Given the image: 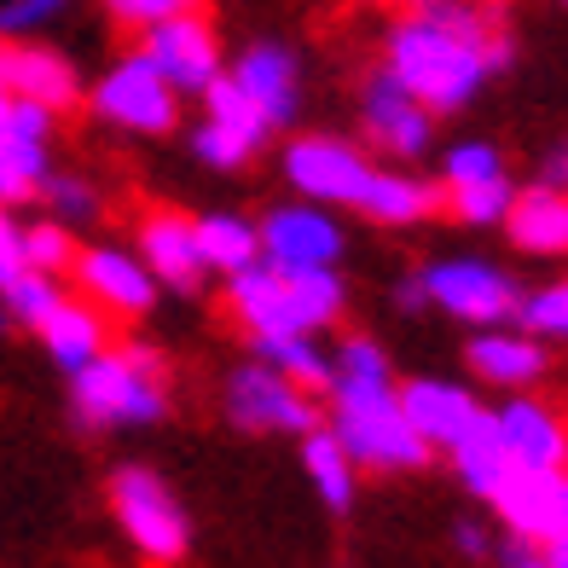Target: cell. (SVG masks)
<instances>
[{
    "label": "cell",
    "instance_id": "83f0119b",
    "mask_svg": "<svg viewBox=\"0 0 568 568\" xmlns=\"http://www.w3.org/2000/svg\"><path fill=\"white\" fill-rule=\"evenodd\" d=\"M302 464H307V476H314L320 499H325L331 510H348V505H354V458L343 453V442H337V435H331L325 424L307 429Z\"/></svg>",
    "mask_w": 568,
    "mask_h": 568
},
{
    "label": "cell",
    "instance_id": "44dd1931",
    "mask_svg": "<svg viewBox=\"0 0 568 568\" xmlns=\"http://www.w3.org/2000/svg\"><path fill=\"white\" fill-rule=\"evenodd\" d=\"M232 82L244 88V99L255 111H262L273 128H284L296 116V59L284 53V47L262 41V47H250V53L232 64Z\"/></svg>",
    "mask_w": 568,
    "mask_h": 568
},
{
    "label": "cell",
    "instance_id": "5bb4252c",
    "mask_svg": "<svg viewBox=\"0 0 568 568\" xmlns=\"http://www.w3.org/2000/svg\"><path fill=\"white\" fill-rule=\"evenodd\" d=\"M487 505L499 510V523L516 534V539H546L562 528V470H510L494 481V494H487Z\"/></svg>",
    "mask_w": 568,
    "mask_h": 568
},
{
    "label": "cell",
    "instance_id": "ab89813d",
    "mask_svg": "<svg viewBox=\"0 0 568 568\" xmlns=\"http://www.w3.org/2000/svg\"><path fill=\"white\" fill-rule=\"evenodd\" d=\"M395 302L406 307V314H418V307L429 302V291H424V278H406V284H400V296H395Z\"/></svg>",
    "mask_w": 568,
    "mask_h": 568
},
{
    "label": "cell",
    "instance_id": "603a6c76",
    "mask_svg": "<svg viewBox=\"0 0 568 568\" xmlns=\"http://www.w3.org/2000/svg\"><path fill=\"white\" fill-rule=\"evenodd\" d=\"M36 331H41L47 354H53L64 372L88 366V359L105 348V325H99V314L88 302H70V296H59L53 307H47V314L36 320Z\"/></svg>",
    "mask_w": 568,
    "mask_h": 568
},
{
    "label": "cell",
    "instance_id": "8d00e7d4",
    "mask_svg": "<svg viewBox=\"0 0 568 568\" xmlns=\"http://www.w3.org/2000/svg\"><path fill=\"white\" fill-rule=\"evenodd\" d=\"M111 12H116L122 23H134V30H145V23H158V18L197 12V0H111Z\"/></svg>",
    "mask_w": 568,
    "mask_h": 568
},
{
    "label": "cell",
    "instance_id": "3957f363",
    "mask_svg": "<svg viewBox=\"0 0 568 568\" xmlns=\"http://www.w3.org/2000/svg\"><path fill=\"white\" fill-rule=\"evenodd\" d=\"M331 395H337L331 435L343 442V453L354 464H366V470H418L429 458V442L406 424L389 377H337Z\"/></svg>",
    "mask_w": 568,
    "mask_h": 568
},
{
    "label": "cell",
    "instance_id": "7c38bea8",
    "mask_svg": "<svg viewBox=\"0 0 568 568\" xmlns=\"http://www.w3.org/2000/svg\"><path fill=\"white\" fill-rule=\"evenodd\" d=\"M284 174H291V186L314 203H354L372 163L343 140L307 134V140H291V151H284Z\"/></svg>",
    "mask_w": 568,
    "mask_h": 568
},
{
    "label": "cell",
    "instance_id": "52a82bcc",
    "mask_svg": "<svg viewBox=\"0 0 568 568\" xmlns=\"http://www.w3.org/2000/svg\"><path fill=\"white\" fill-rule=\"evenodd\" d=\"M226 418L250 429V435H267V429H291V435H307L320 429V406L307 389H296L284 372H273L267 359L262 366H244L239 377H232L226 389Z\"/></svg>",
    "mask_w": 568,
    "mask_h": 568
},
{
    "label": "cell",
    "instance_id": "30bf717a",
    "mask_svg": "<svg viewBox=\"0 0 568 568\" xmlns=\"http://www.w3.org/2000/svg\"><path fill=\"white\" fill-rule=\"evenodd\" d=\"M47 128L53 111L0 93V203H23L47 180Z\"/></svg>",
    "mask_w": 568,
    "mask_h": 568
},
{
    "label": "cell",
    "instance_id": "b9f144b4",
    "mask_svg": "<svg viewBox=\"0 0 568 568\" xmlns=\"http://www.w3.org/2000/svg\"><path fill=\"white\" fill-rule=\"evenodd\" d=\"M458 551H464V557H481V551H487V534H481V528H458Z\"/></svg>",
    "mask_w": 568,
    "mask_h": 568
},
{
    "label": "cell",
    "instance_id": "bcb514c9",
    "mask_svg": "<svg viewBox=\"0 0 568 568\" xmlns=\"http://www.w3.org/2000/svg\"><path fill=\"white\" fill-rule=\"evenodd\" d=\"M487 7H494V0H487Z\"/></svg>",
    "mask_w": 568,
    "mask_h": 568
},
{
    "label": "cell",
    "instance_id": "e575fe53",
    "mask_svg": "<svg viewBox=\"0 0 568 568\" xmlns=\"http://www.w3.org/2000/svg\"><path fill=\"white\" fill-rule=\"evenodd\" d=\"M331 372L337 377H389V354H383L372 337H348L343 354L331 359Z\"/></svg>",
    "mask_w": 568,
    "mask_h": 568
},
{
    "label": "cell",
    "instance_id": "74e56055",
    "mask_svg": "<svg viewBox=\"0 0 568 568\" xmlns=\"http://www.w3.org/2000/svg\"><path fill=\"white\" fill-rule=\"evenodd\" d=\"M59 7H64V0H0V36H12V30H30V23L53 18Z\"/></svg>",
    "mask_w": 568,
    "mask_h": 568
},
{
    "label": "cell",
    "instance_id": "7dc6e473",
    "mask_svg": "<svg viewBox=\"0 0 568 568\" xmlns=\"http://www.w3.org/2000/svg\"><path fill=\"white\" fill-rule=\"evenodd\" d=\"M562 7H568V0H562Z\"/></svg>",
    "mask_w": 568,
    "mask_h": 568
},
{
    "label": "cell",
    "instance_id": "1f68e13d",
    "mask_svg": "<svg viewBox=\"0 0 568 568\" xmlns=\"http://www.w3.org/2000/svg\"><path fill=\"white\" fill-rule=\"evenodd\" d=\"M510 320H523L528 337H562L568 343V284H551V291L516 302Z\"/></svg>",
    "mask_w": 568,
    "mask_h": 568
},
{
    "label": "cell",
    "instance_id": "ee69618b",
    "mask_svg": "<svg viewBox=\"0 0 568 568\" xmlns=\"http://www.w3.org/2000/svg\"><path fill=\"white\" fill-rule=\"evenodd\" d=\"M562 528H568V464H562Z\"/></svg>",
    "mask_w": 568,
    "mask_h": 568
},
{
    "label": "cell",
    "instance_id": "7402d4cb",
    "mask_svg": "<svg viewBox=\"0 0 568 568\" xmlns=\"http://www.w3.org/2000/svg\"><path fill=\"white\" fill-rule=\"evenodd\" d=\"M505 226H510V244H523L528 255H568V197L557 186L516 192Z\"/></svg>",
    "mask_w": 568,
    "mask_h": 568
},
{
    "label": "cell",
    "instance_id": "7bdbcfd3",
    "mask_svg": "<svg viewBox=\"0 0 568 568\" xmlns=\"http://www.w3.org/2000/svg\"><path fill=\"white\" fill-rule=\"evenodd\" d=\"M510 568H551V562H546V557H516Z\"/></svg>",
    "mask_w": 568,
    "mask_h": 568
},
{
    "label": "cell",
    "instance_id": "7a4b0ae2",
    "mask_svg": "<svg viewBox=\"0 0 568 568\" xmlns=\"http://www.w3.org/2000/svg\"><path fill=\"white\" fill-rule=\"evenodd\" d=\"M232 278V314L250 337H307L343 314V278L337 267H278L255 255Z\"/></svg>",
    "mask_w": 568,
    "mask_h": 568
},
{
    "label": "cell",
    "instance_id": "d4e9b609",
    "mask_svg": "<svg viewBox=\"0 0 568 568\" xmlns=\"http://www.w3.org/2000/svg\"><path fill=\"white\" fill-rule=\"evenodd\" d=\"M354 210H366L377 226H412V221H424L435 210V192L424 186V180H412V174L372 169L366 186H359V197H354Z\"/></svg>",
    "mask_w": 568,
    "mask_h": 568
},
{
    "label": "cell",
    "instance_id": "60d3db41",
    "mask_svg": "<svg viewBox=\"0 0 568 568\" xmlns=\"http://www.w3.org/2000/svg\"><path fill=\"white\" fill-rule=\"evenodd\" d=\"M546 562H551V568H568V528H557V534L546 539Z\"/></svg>",
    "mask_w": 568,
    "mask_h": 568
},
{
    "label": "cell",
    "instance_id": "4316f807",
    "mask_svg": "<svg viewBox=\"0 0 568 568\" xmlns=\"http://www.w3.org/2000/svg\"><path fill=\"white\" fill-rule=\"evenodd\" d=\"M192 239H197V262L215 267V273H239L262 255L255 226L239 221V215H203V221H192Z\"/></svg>",
    "mask_w": 568,
    "mask_h": 568
},
{
    "label": "cell",
    "instance_id": "d6986e66",
    "mask_svg": "<svg viewBox=\"0 0 568 568\" xmlns=\"http://www.w3.org/2000/svg\"><path fill=\"white\" fill-rule=\"evenodd\" d=\"M0 93L30 99V105H47V111H64V105H75V70H70V59L47 53V47L0 41Z\"/></svg>",
    "mask_w": 568,
    "mask_h": 568
},
{
    "label": "cell",
    "instance_id": "5b68a950",
    "mask_svg": "<svg viewBox=\"0 0 568 568\" xmlns=\"http://www.w3.org/2000/svg\"><path fill=\"white\" fill-rule=\"evenodd\" d=\"M111 510H116V523L122 534L134 539V551L151 557V562H180L192 546V528H186V510L174 505V494L151 476V470H116L111 481Z\"/></svg>",
    "mask_w": 568,
    "mask_h": 568
},
{
    "label": "cell",
    "instance_id": "cb8c5ba5",
    "mask_svg": "<svg viewBox=\"0 0 568 568\" xmlns=\"http://www.w3.org/2000/svg\"><path fill=\"white\" fill-rule=\"evenodd\" d=\"M470 366L481 383H499V389H528V383L546 372V348H539V337H505V331H494V337H476L470 343Z\"/></svg>",
    "mask_w": 568,
    "mask_h": 568
},
{
    "label": "cell",
    "instance_id": "f546056e",
    "mask_svg": "<svg viewBox=\"0 0 568 568\" xmlns=\"http://www.w3.org/2000/svg\"><path fill=\"white\" fill-rule=\"evenodd\" d=\"M447 197H453V215L464 226H494V221H505L516 186L505 174H487V180H470V186H447Z\"/></svg>",
    "mask_w": 568,
    "mask_h": 568
},
{
    "label": "cell",
    "instance_id": "277c9868",
    "mask_svg": "<svg viewBox=\"0 0 568 568\" xmlns=\"http://www.w3.org/2000/svg\"><path fill=\"white\" fill-rule=\"evenodd\" d=\"M70 406L88 429L116 424H158L163 418V359L151 348H99L88 366H75Z\"/></svg>",
    "mask_w": 568,
    "mask_h": 568
},
{
    "label": "cell",
    "instance_id": "4dcf8cb0",
    "mask_svg": "<svg viewBox=\"0 0 568 568\" xmlns=\"http://www.w3.org/2000/svg\"><path fill=\"white\" fill-rule=\"evenodd\" d=\"M59 296H64L59 278H53V273H36V267H23L7 291H0V302H7V320H23V325H36Z\"/></svg>",
    "mask_w": 568,
    "mask_h": 568
},
{
    "label": "cell",
    "instance_id": "2e32d148",
    "mask_svg": "<svg viewBox=\"0 0 568 568\" xmlns=\"http://www.w3.org/2000/svg\"><path fill=\"white\" fill-rule=\"evenodd\" d=\"M494 429L505 442V458L516 470H562L568 464V424L551 406H539L528 395H516L494 412Z\"/></svg>",
    "mask_w": 568,
    "mask_h": 568
},
{
    "label": "cell",
    "instance_id": "f35d334b",
    "mask_svg": "<svg viewBox=\"0 0 568 568\" xmlns=\"http://www.w3.org/2000/svg\"><path fill=\"white\" fill-rule=\"evenodd\" d=\"M23 273V232L12 226V215L0 210V291Z\"/></svg>",
    "mask_w": 568,
    "mask_h": 568
},
{
    "label": "cell",
    "instance_id": "ba28073f",
    "mask_svg": "<svg viewBox=\"0 0 568 568\" xmlns=\"http://www.w3.org/2000/svg\"><path fill=\"white\" fill-rule=\"evenodd\" d=\"M203 105H210V116H203V128L192 134V151H197L203 163H215V169H244L255 151L267 145L273 122L250 105L244 88L232 82V75H215V82L203 88Z\"/></svg>",
    "mask_w": 568,
    "mask_h": 568
},
{
    "label": "cell",
    "instance_id": "6da1fadb",
    "mask_svg": "<svg viewBox=\"0 0 568 568\" xmlns=\"http://www.w3.org/2000/svg\"><path fill=\"white\" fill-rule=\"evenodd\" d=\"M418 7L424 12L389 36V75L424 111H458L487 75L510 64V41L494 18L464 0H418Z\"/></svg>",
    "mask_w": 568,
    "mask_h": 568
},
{
    "label": "cell",
    "instance_id": "8fae6325",
    "mask_svg": "<svg viewBox=\"0 0 568 568\" xmlns=\"http://www.w3.org/2000/svg\"><path fill=\"white\" fill-rule=\"evenodd\" d=\"M418 278H424L429 302H442L447 314L470 320V325H499L516 314V284L487 262H435Z\"/></svg>",
    "mask_w": 568,
    "mask_h": 568
},
{
    "label": "cell",
    "instance_id": "d6a6232c",
    "mask_svg": "<svg viewBox=\"0 0 568 568\" xmlns=\"http://www.w3.org/2000/svg\"><path fill=\"white\" fill-rule=\"evenodd\" d=\"M70 232L59 226V221H41V226H30L23 232V267H36V273H59V267H70Z\"/></svg>",
    "mask_w": 568,
    "mask_h": 568
},
{
    "label": "cell",
    "instance_id": "f6af8a7d",
    "mask_svg": "<svg viewBox=\"0 0 568 568\" xmlns=\"http://www.w3.org/2000/svg\"><path fill=\"white\" fill-rule=\"evenodd\" d=\"M0 325H7V302H0Z\"/></svg>",
    "mask_w": 568,
    "mask_h": 568
},
{
    "label": "cell",
    "instance_id": "9c48e42d",
    "mask_svg": "<svg viewBox=\"0 0 568 568\" xmlns=\"http://www.w3.org/2000/svg\"><path fill=\"white\" fill-rule=\"evenodd\" d=\"M140 53L151 59V70H158L174 93H203L221 75V41L197 12H174V18L145 23Z\"/></svg>",
    "mask_w": 568,
    "mask_h": 568
},
{
    "label": "cell",
    "instance_id": "ffe728a7",
    "mask_svg": "<svg viewBox=\"0 0 568 568\" xmlns=\"http://www.w3.org/2000/svg\"><path fill=\"white\" fill-rule=\"evenodd\" d=\"M140 262L151 267V278H158V284H169V291H197L203 262H197L192 221L174 215V210L145 215V226H140Z\"/></svg>",
    "mask_w": 568,
    "mask_h": 568
},
{
    "label": "cell",
    "instance_id": "f1b7e54d",
    "mask_svg": "<svg viewBox=\"0 0 568 568\" xmlns=\"http://www.w3.org/2000/svg\"><path fill=\"white\" fill-rule=\"evenodd\" d=\"M255 354H262L273 372L291 377L296 389H307V395H331V383H337L331 359L307 343V337H255Z\"/></svg>",
    "mask_w": 568,
    "mask_h": 568
},
{
    "label": "cell",
    "instance_id": "e0dca14e",
    "mask_svg": "<svg viewBox=\"0 0 568 568\" xmlns=\"http://www.w3.org/2000/svg\"><path fill=\"white\" fill-rule=\"evenodd\" d=\"M366 134H372L377 151H389V158H424L429 151V111L389 70L372 75V88H366Z\"/></svg>",
    "mask_w": 568,
    "mask_h": 568
},
{
    "label": "cell",
    "instance_id": "ac0fdd59",
    "mask_svg": "<svg viewBox=\"0 0 568 568\" xmlns=\"http://www.w3.org/2000/svg\"><path fill=\"white\" fill-rule=\"evenodd\" d=\"M395 395H400L406 424L429 442V453L453 447L458 435L481 418V400L470 389H458V383H442V377H418V383H406V389H395Z\"/></svg>",
    "mask_w": 568,
    "mask_h": 568
},
{
    "label": "cell",
    "instance_id": "d590c367",
    "mask_svg": "<svg viewBox=\"0 0 568 568\" xmlns=\"http://www.w3.org/2000/svg\"><path fill=\"white\" fill-rule=\"evenodd\" d=\"M41 192H47V203H53L64 221H88L93 215V192H88V180H75V174H47Z\"/></svg>",
    "mask_w": 568,
    "mask_h": 568
},
{
    "label": "cell",
    "instance_id": "484cf974",
    "mask_svg": "<svg viewBox=\"0 0 568 568\" xmlns=\"http://www.w3.org/2000/svg\"><path fill=\"white\" fill-rule=\"evenodd\" d=\"M453 453V470H458V481L470 487V494H494V481L510 470V458H505V442H499V429H494V412H481V418L458 435V442L447 447Z\"/></svg>",
    "mask_w": 568,
    "mask_h": 568
},
{
    "label": "cell",
    "instance_id": "8992f818",
    "mask_svg": "<svg viewBox=\"0 0 568 568\" xmlns=\"http://www.w3.org/2000/svg\"><path fill=\"white\" fill-rule=\"evenodd\" d=\"M93 111L105 122H116V128H134V134H169V128L180 122V93L151 70L145 53H134V59H122L116 70L99 75Z\"/></svg>",
    "mask_w": 568,
    "mask_h": 568
},
{
    "label": "cell",
    "instance_id": "836d02e7",
    "mask_svg": "<svg viewBox=\"0 0 568 568\" xmlns=\"http://www.w3.org/2000/svg\"><path fill=\"white\" fill-rule=\"evenodd\" d=\"M487 174H505L494 145H476V140H464V145H453V151H447V169H442V180H447V186H470V180H487Z\"/></svg>",
    "mask_w": 568,
    "mask_h": 568
},
{
    "label": "cell",
    "instance_id": "4fadbf2b",
    "mask_svg": "<svg viewBox=\"0 0 568 568\" xmlns=\"http://www.w3.org/2000/svg\"><path fill=\"white\" fill-rule=\"evenodd\" d=\"M255 244H262V262H278V267H337L343 226L320 203H296V210H273L262 232H255Z\"/></svg>",
    "mask_w": 568,
    "mask_h": 568
},
{
    "label": "cell",
    "instance_id": "9a60e30c",
    "mask_svg": "<svg viewBox=\"0 0 568 568\" xmlns=\"http://www.w3.org/2000/svg\"><path fill=\"white\" fill-rule=\"evenodd\" d=\"M70 267H75V284L99 302V307H111V314H151V302H158V291H151V267L140 262V255H128V250H105V244H93L82 255H70Z\"/></svg>",
    "mask_w": 568,
    "mask_h": 568
}]
</instances>
